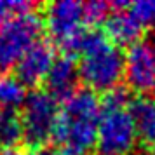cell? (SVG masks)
<instances>
[{
    "instance_id": "cell-1",
    "label": "cell",
    "mask_w": 155,
    "mask_h": 155,
    "mask_svg": "<svg viewBox=\"0 0 155 155\" xmlns=\"http://www.w3.org/2000/svg\"><path fill=\"white\" fill-rule=\"evenodd\" d=\"M101 113L103 106L98 94L87 87L78 89L64 101L54 133V141L80 155L89 152L92 147H96Z\"/></svg>"
},
{
    "instance_id": "cell-2",
    "label": "cell",
    "mask_w": 155,
    "mask_h": 155,
    "mask_svg": "<svg viewBox=\"0 0 155 155\" xmlns=\"http://www.w3.org/2000/svg\"><path fill=\"white\" fill-rule=\"evenodd\" d=\"M58 101L45 89H33L23 103V131L28 148L45 147L54 140V133L59 120Z\"/></svg>"
},
{
    "instance_id": "cell-3",
    "label": "cell",
    "mask_w": 155,
    "mask_h": 155,
    "mask_svg": "<svg viewBox=\"0 0 155 155\" xmlns=\"http://www.w3.org/2000/svg\"><path fill=\"white\" fill-rule=\"evenodd\" d=\"M126 54L112 42L82 56L78 63V77L91 91H110L124 77Z\"/></svg>"
},
{
    "instance_id": "cell-4",
    "label": "cell",
    "mask_w": 155,
    "mask_h": 155,
    "mask_svg": "<svg viewBox=\"0 0 155 155\" xmlns=\"http://www.w3.org/2000/svg\"><path fill=\"white\" fill-rule=\"evenodd\" d=\"M44 18L37 12H26L0 26V70H9L18 64L23 54L40 40Z\"/></svg>"
},
{
    "instance_id": "cell-5",
    "label": "cell",
    "mask_w": 155,
    "mask_h": 155,
    "mask_svg": "<svg viewBox=\"0 0 155 155\" xmlns=\"http://www.w3.org/2000/svg\"><path fill=\"white\" fill-rule=\"evenodd\" d=\"M136 141L134 122L127 108L103 110L96 140L99 155H129L136 147Z\"/></svg>"
},
{
    "instance_id": "cell-6",
    "label": "cell",
    "mask_w": 155,
    "mask_h": 155,
    "mask_svg": "<svg viewBox=\"0 0 155 155\" xmlns=\"http://www.w3.org/2000/svg\"><path fill=\"white\" fill-rule=\"evenodd\" d=\"M124 78L127 87L136 92L155 91V51L148 42H138L127 49Z\"/></svg>"
},
{
    "instance_id": "cell-7",
    "label": "cell",
    "mask_w": 155,
    "mask_h": 155,
    "mask_svg": "<svg viewBox=\"0 0 155 155\" xmlns=\"http://www.w3.org/2000/svg\"><path fill=\"white\" fill-rule=\"evenodd\" d=\"M44 25L58 44L84 28V4L77 0H61L45 5Z\"/></svg>"
},
{
    "instance_id": "cell-8",
    "label": "cell",
    "mask_w": 155,
    "mask_h": 155,
    "mask_svg": "<svg viewBox=\"0 0 155 155\" xmlns=\"http://www.w3.org/2000/svg\"><path fill=\"white\" fill-rule=\"evenodd\" d=\"M54 49L51 42L47 40H38L30 47L23 58L16 64V78L23 85H35L45 82V78L49 75V70L54 63Z\"/></svg>"
},
{
    "instance_id": "cell-9",
    "label": "cell",
    "mask_w": 155,
    "mask_h": 155,
    "mask_svg": "<svg viewBox=\"0 0 155 155\" xmlns=\"http://www.w3.org/2000/svg\"><path fill=\"white\" fill-rule=\"evenodd\" d=\"M78 64L70 56H58L45 78V91L56 101H66L78 91Z\"/></svg>"
},
{
    "instance_id": "cell-10",
    "label": "cell",
    "mask_w": 155,
    "mask_h": 155,
    "mask_svg": "<svg viewBox=\"0 0 155 155\" xmlns=\"http://www.w3.org/2000/svg\"><path fill=\"white\" fill-rule=\"evenodd\" d=\"M103 31L113 45L133 47L134 44H138L141 40L145 26L131 12L119 11V12H113L106 18Z\"/></svg>"
},
{
    "instance_id": "cell-11",
    "label": "cell",
    "mask_w": 155,
    "mask_h": 155,
    "mask_svg": "<svg viewBox=\"0 0 155 155\" xmlns=\"http://www.w3.org/2000/svg\"><path fill=\"white\" fill-rule=\"evenodd\" d=\"M129 113L133 117L138 143L145 150L155 148V98L138 96L129 103Z\"/></svg>"
},
{
    "instance_id": "cell-12",
    "label": "cell",
    "mask_w": 155,
    "mask_h": 155,
    "mask_svg": "<svg viewBox=\"0 0 155 155\" xmlns=\"http://www.w3.org/2000/svg\"><path fill=\"white\" fill-rule=\"evenodd\" d=\"M25 138L21 113L0 108V148H12Z\"/></svg>"
},
{
    "instance_id": "cell-13",
    "label": "cell",
    "mask_w": 155,
    "mask_h": 155,
    "mask_svg": "<svg viewBox=\"0 0 155 155\" xmlns=\"http://www.w3.org/2000/svg\"><path fill=\"white\" fill-rule=\"evenodd\" d=\"M26 91L25 85L16 77H2L0 78V108H11L16 110V106L25 103Z\"/></svg>"
},
{
    "instance_id": "cell-14",
    "label": "cell",
    "mask_w": 155,
    "mask_h": 155,
    "mask_svg": "<svg viewBox=\"0 0 155 155\" xmlns=\"http://www.w3.org/2000/svg\"><path fill=\"white\" fill-rule=\"evenodd\" d=\"M37 4L31 2H23V0H0V26L4 23L14 19L18 16L33 12Z\"/></svg>"
},
{
    "instance_id": "cell-15",
    "label": "cell",
    "mask_w": 155,
    "mask_h": 155,
    "mask_svg": "<svg viewBox=\"0 0 155 155\" xmlns=\"http://www.w3.org/2000/svg\"><path fill=\"white\" fill-rule=\"evenodd\" d=\"M129 12L148 28H155V0H138L131 4Z\"/></svg>"
},
{
    "instance_id": "cell-16",
    "label": "cell",
    "mask_w": 155,
    "mask_h": 155,
    "mask_svg": "<svg viewBox=\"0 0 155 155\" xmlns=\"http://www.w3.org/2000/svg\"><path fill=\"white\" fill-rule=\"evenodd\" d=\"M108 16H110V4L99 0L84 4V23H87L89 26H98L99 23H105Z\"/></svg>"
},
{
    "instance_id": "cell-17",
    "label": "cell",
    "mask_w": 155,
    "mask_h": 155,
    "mask_svg": "<svg viewBox=\"0 0 155 155\" xmlns=\"http://www.w3.org/2000/svg\"><path fill=\"white\" fill-rule=\"evenodd\" d=\"M127 103H129V91L120 85L106 91L105 96L101 98L103 110H120V108H126Z\"/></svg>"
},
{
    "instance_id": "cell-18",
    "label": "cell",
    "mask_w": 155,
    "mask_h": 155,
    "mask_svg": "<svg viewBox=\"0 0 155 155\" xmlns=\"http://www.w3.org/2000/svg\"><path fill=\"white\" fill-rule=\"evenodd\" d=\"M26 155H56V150L49 147H38V148H30Z\"/></svg>"
},
{
    "instance_id": "cell-19",
    "label": "cell",
    "mask_w": 155,
    "mask_h": 155,
    "mask_svg": "<svg viewBox=\"0 0 155 155\" xmlns=\"http://www.w3.org/2000/svg\"><path fill=\"white\" fill-rule=\"evenodd\" d=\"M0 155H23V152L19 148H0Z\"/></svg>"
},
{
    "instance_id": "cell-20",
    "label": "cell",
    "mask_w": 155,
    "mask_h": 155,
    "mask_svg": "<svg viewBox=\"0 0 155 155\" xmlns=\"http://www.w3.org/2000/svg\"><path fill=\"white\" fill-rule=\"evenodd\" d=\"M56 155H80L77 153V152H73V150H70V148H61V150H56Z\"/></svg>"
},
{
    "instance_id": "cell-21",
    "label": "cell",
    "mask_w": 155,
    "mask_h": 155,
    "mask_svg": "<svg viewBox=\"0 0 155 155\" xmlns=\"http://www.w3.org/2000/svg\"><path fill=\"white\" fill-rule=\"evenodd\" d=\"M148 44H150V45H152V49L155 51V37H153V38H152V42H148Z\"/></svg>"
},
{
    "instance_id": "cell-22",
    "label": "cell",
    "mask_w": 155,
    "mask_h": 155,
    "mask_svg": "<svg viewBox=\"0 0 155 155\" xmlns=\"http://www.w3.org/2000/svg\"><path fill=\"white\" fill-rule=\"evenodd\" d=\"M150 155H155V148H153V150H152V152H150Z\"/></svg>"
}]
</instances>
